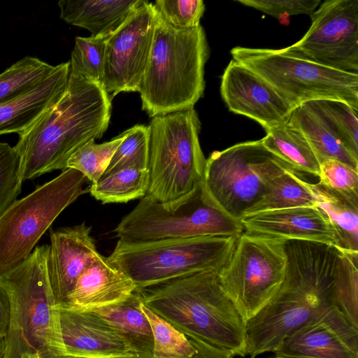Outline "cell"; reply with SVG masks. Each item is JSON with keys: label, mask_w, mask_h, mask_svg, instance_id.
Instances as JSON below:
<instances>
[{"label": "cell", "mask_w": 358, "mask_h": 358, "mask_svg": "<svg viewBox=\"0 0 358 358\" xmlns=\"http://www.w3.org/2000/svg\"><path fill=\"white\" fill-rule=\"evenodd\" d=\"M287 266L274 297L245 322V354L274 352L299 328L332 306L331 294L341 250L305 240L285 242Z\"/></svg>", "instance_id": "obj_1"}, {"label": "cell", "mask_w": 358, "mask_h": 358, "mask_svg": "<svg viewBox=\"0 0 358 358\" xmlns=\"http://www.w3.org/2000/svg\"><path fill=\"white\" fill-rule=\"evenodd\" d=\"M110 95L101 83L70 71L65 92L14 146L22 181L65 170L70 157L91 139L101 138L111 115Z\"/></svg>", "instance_id": "obj_2"}, {"label": "cell", "mask_w": 358, "mask_h": 358, "mask_svg": "<svg viewBox=\"0 0 358 358\" xmlns=\"http://www.w3.org/2000/svg\"><path fill=\"white\" fill-rule=\"evenodd\" d=\"M206 271L136 288L141 303L186 336L246 356L245 322Z\"/></svg>", "instance_id": "obj_3"}, {"label": "cell", "mask_w": 358, "mask_h": 358, "mask_svg": "<svg viewBox=\"0 0 358 358\" xmlns=\"http://www.w3.org/2000/svg\"><path fill=\"white\" fill-rule=\"evenodd\" d=\"M48 250L49 245L36 246L23 262L0 274L10 306L5 358H67L48 280Z\"/></svg>", "instance_id": "obj_4"}, {"label": "cell", "mask_w": 358, "mask_h": 358, "mask_svg": "<svg viewBox=\"0 0 358 358\" xmlns=\"http://www.w3.org/2000/svg\"><path fill=\"white\" fill-rule=\"evenodd\" d=\"M208 56V44L201 24L178 29L157 13L139 91L142 109L152 118L194 108L203 95Z\"/></svg>", "instance_id": "obj_5"}, {"label": "cell", "mask_w": 358, "mask_h": 358, "mask_svg": "<svg viewBox=\"0 0 358 358\" xmlns=\"http://www.w3.org/2000/svg\"><path fill=\"white\" fill-rule=\"evenodd\" d=\"M238 237L202 236L125 243L118 240L108 263L141 288L206 271H219Z\"/></svg>", "instance_id": "obj_6"}, {"label": "cell", "mask_w": 358, "mask_h": 358, "mask_svg": "<svg viewBox=\"0 0 358 358\" xmlns=\"http://www.w3.org/2000/svg\"><path fill=\"white\" fill-rule=\"evenodd\" d=\"M148 194L157 201L176 203L203 181L206 159L199 134L201 122L191 108L152 118Z\"/></svg>", "instance_id": "obj_7"}, {"label": "cell", "mask_w": 358, "mask_h": 358, "mask_svg": "<svg viewBox=\"0 0 358 358\" xmlns=\"http://www.w3.org/2000/svg\"><path fill=\"white\" fill-rule=\"evenodd\" d=\"M125 243L202 236L239 237L243 232L240 221L219 208L201 182L178 202L164 204L149 194L122 218L115 229Z\"/></svg>", "instance_id": "obj_8"}, {"label": "cell", "mask_w": 358, "mask_h": 358, "mask_svg": "<svg viewBox=\"0 0 358 358\" xmlns=\"http://www.w3.org/2000/svg\"><path fill=\"white\" fill-rule=\"evenodd\" d=\"M233 59L268 82L293 109L320 99L345 102L358 111V73L308 60L289 48L235 47Z\"/></svg>", "instance_id": "obj_9"}, {"label": "cell", "mask_w": 358, "mask_h": 358, "mask_svg": "<svg viewBox=\"0 0 358 358\" xmlns=\"http://www.w3.org/2000/svg\"><path fill=\"white\" fill-rule=\"evenodd\" d=\"M289 168L261 139L246 141L213 152L206 162L203 184L213 202L240 221L263 199L272 181Z\"/></svg>", "instance_id": "obj_10"}, {"label": "cell", "mask_w": 358, "mask_h": 358, "mask_svg": "<svg viewBox=\"0 0 358 358\" xmlns=\"http://www.w3.org/2000/svg\"><path fill=\"white\" fill-rule=\"evenodd\" d=\"M87 178L68 168L13 201L0 215V274L23 262L58 215L80 195Z\"/></svg>", "instance_id": "obj_11"}, {"label": "cell", "mask_w": 358, "mask_h": 358, "mask_svg": "<svg viewBox=\"0 0 358 358\" xmlns=\"http://www.w3.org/2000/svg\"><path fill=\"white\" fill-rule=\"evenodd\" d=\"M285 240L243 232L226 264L220 284L246 322L278 293L286 275Z\"/></svg>", "instance_id": "obj_12"}, {"label": "cell", "mask_w": 358, "mask_h": 358, "mask_svg": "<svg viewBox=\"0 0 358 358\" xmlns=\"http://www.w3.org/2000/svg\"><path fill=\"white\" fill-rule=\"evenodd\" d=\"M310 16L309 29L289 49L321 65L357 73L358 0L325 1Z\"/></svg>", "instance_id": "obj_13"}, {"label": "cell", "mask_w": 358, "mask_h": 358, "mask_svg": "<svg viewBox=\"0 0 358 358\" xmlns=\"http://www.w3.org/2000/svg\"><path fill=\"white\" fill-rule=\"evenodd\" d=\"M157 13L143 0L106 43L101 85L111 99L138 92L149 60Z\"/></svg>", "instance_id": "obj_14"}, {"label": "cell", "mask_w": 358, "mask_h": 358, "mask_svg": "<svg viewBox=\"0 0 358 358\" xmlns=\"http://www.w3.org/2000/svg\"><path fill=\"white\" fill-rule=\"evenodd\" d=\"M274 354L285 358H358V327L331 306L286 338Z\"/></svg>", "instance_id": "obj_15"}, {"label": "cell", "mask_w": 358, "mask_h": 358, "mask_svg": "<svg viewBox=\"0 0 358 358\" xmlns=\"http://www.w3.org/2000/svg\"><path fill=\"white\" fill-rule=\"evenodd\" d=\"M220 92L229 110L255 120L266 131L286 123L292 110L268 82L234 59L224 71Z\"/></svg>", "instance_id": "obj_16"}, {"label": "cell", "mask_w": 358, "mask_h": 358, "mask_svg": "<svg viewBox=\"0 0 358 358\" xmlns=\"http://www.w3.org/2000/svg\"><path fill=\"white\" fill-rule=\"evenodd\" d=\"M90 232L91 227L84 222L50 233L47 271L57 306L65 300L83 271L100 255Z\"/></svg>", "instance_id": "obj_17"}, {"label": "cell", "mask_w": 358, "mask_h": 358, "mask_svg": "<svg viewBox=\"0 0 358 358\" xmlns=\"http://www.w3.org/2000/svg\"><path fill=\"white\" fill-rule=\"evenodd\" d=\"M58 308L67 358H118L136 352L124 336L94 313Z\"/></svg>", "instance_id": "obj_18"}, {"label": "cell", "mask_w": 358, "mask_h": 358, "mask_svg": "<svg viewBox=\"0 0 358 358\" xmlns=\"http://www.w3.org/2000/svg\"><path fill=\"white\" fill-rule=\"evenodd\" d=\"M244 232L281 240H305L338 248L335 231L317 206L261 211L240 220Z\"/></svg>", "instance_id": "obj_19"}, {"label": "cell", "mask_w": 358, "mask_h": 358, "mask_svg": "<svg viewBox=\"0 0 358 358\" xmlns=\"http://www.w3.org/2000/svg\"><path fill=\"white\" fill-rule=\"evenodd\" d=\"M134 282L110 265L101 254L83 271L65 300L57 307L79 312L116 304L136 290Z\"/></svg>", "instance_id": "obj_20"}, {"label": "cell", "mask_w": 358, "mask_h": 358, "mask_svg": "<svg viewBox=\"0 0 358 358\" xmlns=\"http://www.w3.org/2000/svg\"><path fill=\"white\" fill-rule=\"evenodd\" d=\"M69 62L55 66L43 82L22 95L0 103V136L22 133L62 96L69 75Z\"/></svg>", "instance_id": "obj_21"}, {"label": "cell", "mask_w": 358, "mask_h": 358, "mask_svg": "<svg viewBox=\"0 0 358 358\" xmlns=\"http://www.w3.org/2000/svg\"><path fill=\"white\" fill-rule=\"evenodd\" d=\"M143 0H61L60 18L88 30L92 36H110Z\"/></svg>", "instance_id": "obj_22"}, {"label": "cell", "mask_w": 358, "mask_h": 358, "mask_svg": "<svg viewBox=\"0 0 358 358\" xmlns=\"http://www.w3.org/2000/svg\"><path fill=\"white\" fill-rule=\"evenodd\" d=\"M287 122L305 136L320 164L336 160L358 171V159L346 149L308 102L293 108Z\"/></svg>", "instance_id": "obj_23"}, {"label": "cell", "mask_w": 358, "mask_h": 358, "mask_svg": "<svg viewBox=\"0 0 358 358\" xmlns=\"http://www.w3.org/2000/svg\"><path fill=\"white\" fill-rule=\"evenodd\" d=\"M317 206L327 217L337 239L338 248L358 252V199L332 191L320 182L310 183Z\"/></svg>", "instance_id": "obj_24"}, {"label": "cell", "mask_w": 358, "mask_h": 358, "mask_svg": "<svg viewBox=\"0 0 358 358\" xmlns=\"http://www.w3.org/2000/svg\"><path fill=\"white\" fill-rule=\"evenodd\" d=\"M92 312L124 336L136 352L152 353V329L135 291L122 302Z\"/></svg>", "instance_id": "obj_25"}, {"label": "cell", "mask_w": 358, "mask_h": 358, "mask_svg": "<svg viewBox=\"0 0 358 358\" xmlns=\"http://www.w3.org/2000/svg\"><path fill=\"white\" fill-rule=\"evenodd\" d=\"M261 141L268 151L295 171L319 178L320 164L313 150L301 132L287 122L266 131Z\"/></svg>", "instance_id": "obj_26"}, {"label": "cell", "mask_w": 358, "mask_h": 358, "mask_svg": "<svg viewBox=\"0 0 358 358\" xmlns=\"http://www.w3.org/2000/svg\"><path fill=\"white\" fill-rule=\"evenodd\" d=\"M317 204V199L310 187V182L302 180L296 171L289 168L272 181L266 194L250 214L297 207H313Z\"/></svg>", "instance_id": "obj_27"}, {"label": "cell", "mask_w": 358, "mask_h": 358, "mask_svg": "<svg viewBox=\"0 0 358 358\" xmlns=\"http://www.w3.org/2000/svg\"><path fill=\"white\" fill-rule=\"evenodd\" d=\"M149 185L148 169H126L101 177L89 191L103 203H126L145 196Z\"/></svg>", "instance_id": "obj_28"}, {"label": "cell", "mask_w": 358, "mask_h": 358, "mask_svg": "<svg viewBox=\"0 0 358 358\" xmlns=\"http://www.w3.org/2000/svg\"><path fill=\"white\" fill-rule=\"evenodd\" d=\"M55 66L25 56L0 73V103L16 98L45 80Z\"/></svg>", "instance_id": "obj_29"}, {"label": "cell", "mask_w": 358, "mask_h": 358, "mask_svg": "<svg viewBox=\"0 0 358 358\" xmlns=\"http://www.w3.org/2000/svg\"><path fill=\"white\" fill-rule=\"evenodd\" d=\"M308 103L346 149L358 159V111L339 100L320 99Z\"/></svg>", "instance_id": "obj_30"}, {"label": "cell", "mask_w": 358, "mask_h": 358, "mask_svg": "<svg viewBox=\"0 0 358 358\" xmlns=\"http://www.w3.org/2000/svg\"><path fill=\"white\" fill-rule=\"evenodd\" d=\"M358 252L341 250L331 294L332 306L358 327Z\"/></svg>", "instance_id": "obj_31"}, {"label": "cell", "mask_w": 358, "mask_h": 358, "mask_svg": "<svg viewBox=\"0 0 358 358\" xmlns=\"http://www.w3.org/2000/svg\"><path fill=\"white\" fill-rule=\"evenodd\" d=\"M152 333L154 358H189L197 349L191 339L141 303Z\"/></svg>", "instance_id": "obj_32"}, {"label": "cell", "mask_w": 358, "mask_h": 358, "mask_svg": "<svg viewBox=\"0 0 358 358\" xmlns=\"http://www.w3.org/2000/svg\"><path fill=\"white\" fill-rule=\"evenodd\" d=\"M123 132L125 138L117 148L101 177L126 169H148L149 126L136 124Z\"/></svg>", "instance_id": "obj_33"}, {"label": "cell", "mask_w": 358, "mask_h": 358, "mask_svg": "<svg viewBox=\"0 0 358 358\" xmlns=\"http://www.w3.org/2000/svg\"><path fill=\"white\" fill-rule=\"evenodd\" d=\"M125 138L122 132L110 141L97 144L91 139L80 147L69 159L66 169H76L92 183L106 171L115 152Z\"/></svg>", "instance_id": "obj_34"}, {"label": "cell", "mask_w": 358, "mask_h": 358, "mask_svg": "<svg viewBox=\"0 0 358 358\" xmlns=\"http://www.w3.org/2000/svg\"><path fill=\"white\" fill-rule=\"evenodd\" d=\"M106 37H80L75 45L69 61V69L84 78L101 83Z\"/></svg>", "instance_id": "obj_35"}, {"label": "cell", "mask_w": 358, "mask_h": 358, "mask_svg": "<svg viewBox=\"0 0 358 358\" xmlns=\"http://www.w3.org/2000/svg\"><path fill=\"white\" fill-rule=\"evenodd\" d=\"M22 182L17 151L8 143L0 142V215L17 199Z\"/></svg>", "instance_id": "obj_36"}, {"label": "cell", "mask_w": 358, "mask_h": 358, "mask_svg": "<svg viewBox=\"0 0 358 358\" xmlns=\"http://www.w3.org/2000/svg\"><path fill=\"white\" fill-rule=\"evenodd\" d=\"M153 5L159 16L178 29L199 26L205 10L202 0H157Z\"/></svg>", "instance_id": "obj_37"}, {"label": "cell", "mask_w": 358, "mask_h": 358, "mask_svg": "<svg viewBox=\"0 0 358 358\" xmlns=\"http://www.w3.org/2000/svg\"><path fill=\"white\" fill-rule=\"evenodd\" d=\"M320 183L348 197L358 199V171L336 160L320 164Z\"/></svg>", "instance_id": "obj_38"}, {"label": "cell", "mask_w": 358, "mask_h": 358, "mask_svg": "<svg viewBox=\"0 0 358 358\" xmlns=\"http://www.w3.org/2000/svg\"><path fill=\"white\" fill-rule=\"evenodd\" d=\"M237 2L280 20L282 17L306 14L311 15L320 0H237Z\"/></svg>", "instance_id": "obj_39"}, {"label": "cell", "mask_w": 358, "mask_h": 358, "mask_svg": "<svg viewBox=\"0 0 358 358\" xmlns=\"http://www.w3.org/2000/svg\"><path fill=\"white\" fill-rule=\"evenodd\" d=\"M188 337V336H187ZM196 346L197 351L189 358H233L235 355L229 350L212 346L199 339L189 337ZM118 358H154L152 353L136 352L134 355Z\"/></svg>", "instance_id": "obj_40"}, {"label": "cell", "mask_w": 358, "mask_h": 358, "mask_svg": "<svg viewBox=\"0 0 358 358\" xmlns=\"http://www.w3.org/2000/svg\"><path fill=\"white\" fill-rule=\"evenodd\" d=\"M10 318V306L7 294L0 284V338H6Z\"/></svg>", "instance_id": "obj_41"}, {"label": "cell", "mask_w": 358, "mask_h": 358, "mask_svg": "<svg viewBox=\"0 0 358 358\" xmlns=\"http://www.w3.org/2000/svg\"><path fill=\"white\" fill-rule=\"evenodd\" d=\"M6 357V341L5 338H0V358Z\"/></svg>", "instance_id": "obj_42"}, {"label": "cell", "mask_w": 358, "mask_h": 358, "mask_svg": "<svg viewBox=\"0 0 358 358\" xmlns=\"http://www.w3.org/2000/svg\"><path fill=\"white\" fill-rule=\"evenodd\" d=\"M268 358H285V357H278V356L274 355V356L270 357Z\"/></svg>", "instance_id": "obj_43"}]
</instances>
